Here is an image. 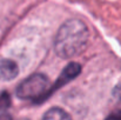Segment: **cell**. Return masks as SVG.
I'll use <instances>...</instances> for the list:
<instances>
[{
  "mask_svg": "<svg viewBox=\"0 0 121 120\" xmlns=\"http://www.w3.org/2000/svg\"><path fill=\"white\" fill-rule=\"evenodd\" d=\"M48 78L42 73H35L25 79L17 88V97L24 100H37L42 99L48 87Z\"/></svg>",
  "mask_w": 121,
  "mask_h": 120,
  "instance_id": "7a4b0ae2",
  "label": "cell"
},
{
  "mask_svg": "<svg viewBox=\"0 0 121 120\" xmlns=\"http://www.w3.org/2000/svg\"><path fill=\"white\" fill-rule=\"evenodd\" d=\"M43 119L48 120H62V119H71V116L68 113H66L62 108L59 107H53L49 108L42 117Z\"/></svg>",
  "mask_w": 121,
  "mask_h": 120,
  "instance_id": "5b68a950",
  "label": "cell"
},
{
  "mask_svg": "<svg viewBox=\"0 0 121 120\" xmlns=\"http://www.w3.org/2000/svg\"><path fill=\"white\" fill-rule=\"evenodd\" d=\"M88 28L79 19L67 20L58 31L54 40L55 53L62 59L73 58L85 51L88 42Z\"/></svg>",
  "mask_w": 121,
  "mask_h": 120,
  "instance_id": "6da1fadb",
  "label": "cell"
},
{
  "mask_svg": "<svg viewBox=\"0 0 121 120\" xmlns=\"http://www.w3.org/2000/svg\"><path fill=\"white\" fill-rule=\"evenodd\" d=\"M80 72H81V66L78 62H71L69 65H67V66L64 68V71L61 72L60 78L56 80L54 87L52 88V92L55 91L56 88L62 87V86L66 85L68 81L73 80L75 77H78V76L80 74Z\"/></svg>",
  "mask_w": 121,
  "mask_h": 120,
  "instance_id": "3957f363",
  "label": "cell"
},
{
  "mask_svg": "<svg viewBox=\"0 0 121 120\" xmlns=\"http://www.w3.org/2000/svg\"><path fill=\"white\" fill-rule=\"evenodd\" d=\"M9 106H11V98H9V94L6 93V92H2V93L0 94V112L7 110Z\"/></svg>",
  "mask_w": 121,
  "mask_h": 120,
  "instance_id": "8992f818",
  "label": "cell"
},
{
  "mask_svg": "<svg viewBox=\"0 0 121 120\" xmlns=\"http://www.w3.org/2000/svg\"><path fill=\"white\" fill-rule=\"evenodd\" d=\"M108 118H121V113H113Z\"/></svg>",
  "mask_w": 121,
  "mask_h": 120,
  "instance_id": "52a82bcc",
  "label": "cell"
},
{
  "mask_svg": "<svg viewBox=\"0 0 121 120\" xmlns=\"http://www.w3.org/2000/svg\"><path fill=\"white\" fill-rule=\"evenodd\" d=\"M19 74L18 65L11 59H2L0 60V79L8 81L17 78Z\"/></svg>",
  "mask_w": 121,
  "mask_h": 120,
  "instance_id": "277c9868",
  "label": "cell"
}]
</instances>
